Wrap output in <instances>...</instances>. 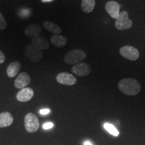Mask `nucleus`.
<instances>
[{"label":"nucleus","mask_w":145,"mask_h":145,"mask_svg":"<svg viewBox=\"0 0 145 145\" xmlns=\"http://www.w3.org/2000/svg\"><path fill=\"white\" fill-rule=\"evenodd\" d=\"M104 128L110 134V135H113L114 137H118L119 136L118 130L116 129V128L113 124L106 122L104 124Z\"/></svg>","instance_id":"obj_19"},{"label":"nucleus","mask_w":145,"mask_h":145,"mask_svg":"<svg viewBox=\"0 0 145 145\" xmlns=\"http://www.w3.org/2000/svg\"><path fill=\"white\" fill-rule=\"evenodd\" d=\"M32 44L39 50H46L49 48V43L42 36H37L32 39Z\"/></svg>","instance_id":"obj_12"},{"label":"nucleus","mask_w":145,"mask_h":145,"mask_svg":"<svg viewBox=\"0 0 145 145\" xmlns=\"http://www.w3.org/2000/svg\"><path fill=\"white\" fill-rule=\"evenodd\" d=\"M21 67L22 65L19 61H14L11 63L7 67V75L10 78L16 77L20 71Z\"/></svg>","instance_id":"obj_13"},{"label":"nucleus","mask_w":145,"mask_h":145,"mask_svg":"<svg viewBox=\"0 0 145 145\" xmlns=\"http://www.w3.org/2000/svg\"><path fill=\"white\" fill-rule=\"evenodd\" d=\"M106 10L110 17L116 19L120 15V5L116 1H108L106 4Z\"/></svg>","instance_id":"obj_11"},{"label":"nucleus","mask_w":145,"mask_h":145,"mask_svg":"<svg viewBox=\"0 0 145 145\" xmlns=\"http://www.w3.org/2000/svg\"><path fill=\"white\" fill-rule=\"evenodd\" d=\"M84 145H93V144H92V143L89 140H86V141H85Z\"/></svg>","instance_id":"obj_24"},{"label":"nucleus","mask_w":145,"mask_h":145,"mask_svg":"<svg viewBox=\"0 0 145 145\" xmlns=\"http://www.w3.org/2000/svg\"><path fill=\"white\" fill-rule=\"evenodd\" d=\"M25 55L33 63L39 62L43 57V53L42 50L38 49L32 44L27 45L25 48Z\"/></svg>","instance_id":"obj_5"},{"label":"nucleus","mask_w":145,"mask_h":145,"mask_svg":"<svg viewBox=\"0 0 145 145\" xmlns=\"http://www.w3.org/2000/svg\"><path fill=\"white\" fill-rule=\"evenodd\" d=\"M120 53L124 59L130 61H137L140 57L138 49L132 46H124L120 49Z\"/></svg>","instance_id":"obj_6"},{"label":"nucleus","mask_w":145,"mask_h":145,"mask_svg":"<svg viewBox=\"0 0 145 145\" xmlns=\"http://www.w3.org/2000/svg\"><path fill=\"white\" fill-rule=\"evenodd\" d=\"M42 32L41 27L38 24H31L28 26L25 30L24 33L28 37L34 38L39 36Z\"/></svg>","instance_id":"obj_15"},{"label":"nucleus","mask_w":145,"mask_h":145,"mask_svg":"<svg viewBox=\"0 0 145 145\" xmlns=\"http://www.w3.org/2000/svg\"><path fill=\"white\" fill-rule=\"evenodd\" d=\"M53 126H54V124L52 122H46L44 123L42 126L43 128H44V130L50 129V128H52Z\"/></svg>","instance_id":"obj_21"},{"label":"nucleus","mask_w":145,"mask_h":145,"mask_svg":"<svg viewBox=\"0 0 145 145\" xmlns=\"http://www.w3.org/2000/svg\"><path fill=\"white\" fill-rule=\"evenodd\" d=\"M34 96V91L30 88H25L18 91L16 98L21 102H26L30 101Z\"/></svg>","instance_id":"obj_10"},{"label":"nucleus","mask_w":145,"mask_h":145,"mask_svg":"<svg viewBox=\"0 0 145 145\" xmlns=\"http://www.w3.org/2000/svg\"><path fill=\"white\" fill-rule=\"evenodd\" d=\"M24 125L27 132L30 133L35 132L39 128V118L35 114L32 113L27 114L24 118Z\"/></svg>","instance_id":"obj_4"},{"label":"nucleus","mask_w":145,"mask_h":145,"mask_svg":"<svg viewBox=\"0 0 145 145\" xmlns=\"http://www.w3.org/2000/svg\"><path fill=\"white\" fill-rule=\"evenodd\" d=\"M14 122V118L10 112H3L0 113V128L10 126Z\"/></svg>","instance_id":"obj_14"},{"label":"nucleus","mask_w":145,"mask_h":145,"mask_svg":"<svg viewBox=\"0 0 145 145\" xmlns=\"http://www.w3.org/2000/svg\"><path fill=\"white\" fill-rule=\"evenodd\" d=\"M118 87L122 93L126 95H136L140 91L141 86L137 79L124 78L119 81Z\"/></svg>","instance_id":"obj_1"},{"label":"nucleus","mask_w":145,"mask_h":145,"mask_svg":"<svg viewBox=\"0 0 145 145\" xmlns=\"http://www.w3.org/2000/svg\"><path fill=\"white\" fill-rule=\"evenodd\" d=\"M5 54H3V52L0 50V64H2L5 62Z\"/></svg>","instance_id":"obj_22"},{"label":"nucleus","mask_w":145,"mask_h":145,"mask_svg":"<svg viewBox=\"0 0 145 145\" xmlns=\"http://www.w3.org/2000/svg\"><path fill=\"white\" fill-rule=\"evenodd\" d=\"M7 27V22L3 14L0 12V30H3Z\"/></svg>","instance_id":"obj_20"},{"label":"nucleus","mask_w":145,"mask_h":145,"mask_svg":"<svg viewBox=\"0 0 145 145\" xmlns=\"http://www.w3.org/2000/svg\"><path fill=\"white\" fill-rule=\"evenodd\" d=\"M71 71L75 73L76 75L80 77H85L88 76L91 73V69L89 65L86 63H79L75 64L71 68Z\"/></svg>","instance_id":"obj_8"},{"label":"nucleus","mask_w":145,"mask_h":145,"mask_svg":"<svg viewBox=\"0 0 145 145\" xmlns=\"http://www.w3.org/2000/svg\"><path fill=\"white\" fill-rule=\"evenodd\" d=\"M87 54L83 50L79 49H73L69 51L65 54L64 62L67 65H75L79 63L85 59H86Z\"/></svg>","instance_id":"obj_2"},{"label":"nucleus","mask_w":145,"mask_h":145,"mask_svg":"<svg viewBox=\"0 0 145 145\" xmlns=\"http://www.w3.org/2000/svg\"><path fill=\"white\" fill-rule=\"evenodd\" d=\"M43 27L47 31L51 32L54 34H60L61 32V29L59 25L49 21H45L43 23Z\"/></svg>","instance_id":"obj_17"},{"label":"nucleus","mask_w":145,"mask_h":145,"mask_svg":"<svg viewBox=\"0 0 145 145\" xmlns=\"http://www.w3.org/2000/svg\"><path fill=\"white\" fill-rule=\"evenodd\" d=\"M50 42L56 47H63L66 45L67 39L65 36L60 34H54L50 38Z\"/></svg>","instance_id":"obj_16"},{"label":"nucleus","mask_w":145,"mask_h":145,"mask_svg":"<svg viewBox=\"0 0 145 145\" xmlns=\"http://www.w3.org/2000/svg\"><path fill=\"white\" fill-rule=\"evenodd\" d=\"M57 81L60 84L64 86H71L77 83V79L75 76L69 72H61L56 77Z\"/></svg>","instance_id":"obj_7"},{"label":"nucleus","mask_w":145,"mask_h":145,"mask_svg":"<svg viewBox=\"0 0 145 145\" xmlns=\"http://www.w3.org/2000/svg\"><path fill=\"white\" fill-rule=\"evenodd\" d=\"M31 81V78L28 73L25 72H22L18 75V77L16 78L15 82H14V86L16 88L22 89L26 88L28 84H30Z\"/></svg>","instance_id":"obj_9"},{"label":"nucleus","mask_w":145,"mask_h":145,"mask_svg":"<svg viewBox=\"0 0 145 145\" xmlns=\"http://www.w3.org/2000/svg\"><path fill=\"white\" fill-rule=\"evenodd\" d=\"M54 0H42V1L44 3H50V2H52V1H53Z\"/></svg>","instance_id":"obj_25"},{"label":"nucleus","mask_w":145,"mask_h":145,"mask_svg":"<svg viewBox=\"0 0 145 145\" xmlns=\"http://www.w3.org/2000/svg\"><path fill=\"white\" fill-rule=\"evenodd\" d=\"M133 25V22L128 17V14L126 11H122L116 19L115 26L118 30H125L130 29Z\"/></svg>","instance_id":"obj_3"},{"label":"nucleus","mask_w":145,"mask_h":145,"mask_svg":"<svg viewBox=\"0 0 145 145\" xmlns=\"http://www.w3.org/2000/svg\"><path fill=\"white\" fill-rule=\"evenodd\" d=\"M49 113L50 110L48 108L42 109V110H41L40 111V114L41 115H47V114H48Z\"/></svg>","instance_id":"obj_23"},{"label":"nucleus","mask_w":145,"mask_h":145,"mask_svg":"<svg viewBox=\"0 0 145 145\" xmlns=\"http://www.w3.org/2000/svg\"><path fill=\"white\" fill-rule=\"evenodd\" d=\"M95 5V0H82L81 1V9L86 13H91L94 10Z\"/></svg>","instance_id":"obj_18"}]
</instances>
